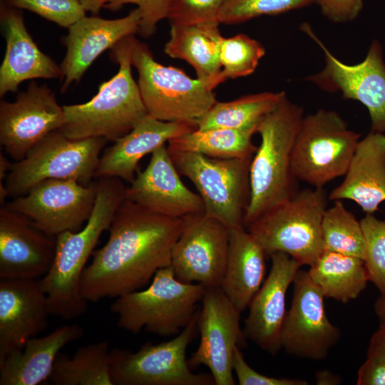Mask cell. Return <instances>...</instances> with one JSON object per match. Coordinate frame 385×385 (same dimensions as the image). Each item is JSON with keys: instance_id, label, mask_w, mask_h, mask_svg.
Returning a JSON list of instances; mask_svg holds the SVG:
<instances>
[{"instance_id": "ffe728a7", "label": "cell", "mask_w": 385, "mask_h": 385, "mask_svg": "<svg viewBox=\"0 0 385 385\" xmlns=\"http://www.w3.org/2000/svg\"><path fill=\"white\" fill-rule=\"evenodd\" d=\"M270 257L269 274L248 306L243 332L261 349L275 355L282 349L286 293L302 265L281 252L272 253Z\"/></svg>"}, {"instance_id": "7bdbcfd3", "label": "cell", "mask_w": 385, "mask_h": 385, "mask_svg": "<svg viewBox=\"0 0 385 385\" xmlns=\"http://www.w3.org/2000/svg\"><path fill=\"white\" fill-rule=\"evenodd\" d=\"M367 356L385 359V319L380 320L379 327L370 338Z\"/></svg>"}, {"instance_id": "5bb4252c", "label": "cell", "mask_w": 385, "mask_h": 385, "mask_svg": "<svg viewBox=\"0 0 385 385\" xmlns=\"http://www.w3.org/2000/svg\"><path fill=\"white\" fill-rule=\"evenodd\" d=\"M172 250L171 267L177 279L220 287L229 247L230 229L205 212L185 216Z\"/></svg>"}, {"instance_id": "7dc6e473", "label": "cell", "mask_w": 385, "mask_h": 385, "mask_svg": "<svg viewBox=\"0 0 385 385\" xmlns=\"http://www.w3.org/2000/svg\"><path fill=\"white\" fill-rule=\"evenodd\" d=\"M12 163L8 160V159L3 155L2 153L0 154V180L2 179H6L7 174L11 170Z\"/></svg>"}, {"instance_id": "4dcf8cb0", "label": "cell", "mask_w": 385, "mask_h": 385, "mask_svg": "<svg viewBox=\"0 0 385 385\" xmlns=\"http://www.w3.org/2000/svg\"><path fill=\"white\" fill-rule=\"evenodd\" d=\"M108 341L78 348L70 357L59 353L49 380L55 385H113Z\"/></svg>"}, {"instance_id": "d4e9b609", "label": "cell", "mask_w": 385, "mask_h": 385, "mask_svg": "<svg viewBox=\"0 0 385 385\" xmlns=\"http://www.w3.org/2000/svg\"><path fill=\"white\" fill-rule=\"evenodd\" d=\"M331 200H350L366 214H374L385 201V133L370 131L360 139L343 181Z\"/></svg>"}, {"instance_id": "277c9868", "label": "cell", "mask_w": 385, "mask_h": 385, "mask_svg": "<svg viewBox=\"0 0 385 385\" xmlns=\"http://www.w3.org/2000/svg\"><path fill=\"white\" fill-rule=\"evenodd\" d=\"M133 36L124 38L110 49L118 71L98 86L97 93L84 103L63 106L66 120L59 130L67 138L103 137L114 142L148 115L132 75Z\"/></svg>"}, {"instance_id": "f35d334b", "label": "cell", "mask_w": 385, "mask_h": 385, "mask_svg": "<svg viewBox=\"0 0 385 385\" xmlns=\"http://www.w3.org/2000/svg\"><path fill=\"white\" fill-rule=\"evenodd\" d=\"M172 0H108L104 8L117 11L126 4H135L140 14L138 34L148 38L156 31L157 24L167 19Z\"/></svg>"}, {"instance_id": "ab89813d", "label": "cell", "mask_w": 385, "mask_h": 385, "mask_svg": "<svg viewBox=\"0 0 385 385\" xmlns=\"http://www.w3.org/2000/svg\"><path fill=\"white\" fill-rule=\"evenodd\" d=\"M232 370L240 385H307L305 380L277 378L261 374L245 361L239 346H236L232 358Z\"/></svg>"}, {"instance_id": "9c48e42d", "label": "cell", "mask_w": 385, "mask_h": 385, "mask_svg": "<svg viewBox=\"0 0 385 385\" xmlns=\"http://www.w3.org/2000/svg\"><path fill=\"white\" fill-rule=\"evenodd\" d=\"M360 138L336 111L319 109L304 116L292 154L294 176L313 188L344 176Z\"/></svg>"}, {"instance_id": "cb8c5ba5", "label": "cell", "mask_w": 385, "mask_h": 385, "mask_svg": "<svg viewBox=\"0 0 385 385\" xmlns=\"http://www.w3.org/2000/svg\"><path fill=\"white\" fill-rule=\"evenodd\" d=\"M197 127L178 121H163L150 115L143 117L126 135L117 139L100 157L94 178H118L130 183L139 161L166 142Z\"/></svg>"}, {"instance_id": "b9f144b4", "label": "cell", "mask_w": 385, "mask_h": 385, "mask_svg": "<svg viewBox=\"0 0 385 385\" xmlns=\"http://www.w3.org/2000/svg\"><path fill=\"white\" fill-rule=\"evenodd\" d=\"M357 385H385V359L367 356L357 373Z\"/></svg>"}, {"instance_id": "d6a6232c", "label": "cell", "mask_w": 385, "mask_h": 385, "mask_svg": "<svg viewBox=\"0 0 385 385\" xmlns=\"http://www.w3.org/2000/svg\"><path fill=\"white\" fill-rule=\"evenodd\" d=\"M324 250L360 258L366 256L365 239L361 222L342 200L327 208L322 220Z\"/></svg>"}, {"instance_id": "8992f818", "label": "cell", "mask_w": 385, "mask_h": 385, "mask_svg": "<svg viewBox=\"0 0 385 385\" xmlns=\"http://www.w3.org/2000/svg\"><path fill=\"white\" fill-rule=\"evenodd\" d=\"M327 200L324 188L297 191L248 225L247 231L266 255L284 252L310 266L324 250L322 220Z\"/></svg>"}, {"instance_id": "e575fe53", "label": "cell", "mask_w": 385, "mask_h": 385, "mask_svg": "<svg viewBox=\"0 0 385 385\" xmlns=\"http://www.w3.org/2000/svg\"><path fill=\"white\" fill-rule=\"evenodd\" d=\"M317 0H225L220 24H235L264 15H277L316 4Z\"/></svg>"}, {"instance_id": "1f68e13d", "label": "cell", "mask_w": 385, "mask_h": 385, "mask_svg": "<svg viewBox=\"0 0 385 385\" xmlns=\"http://www.w3.org/2000/svg\"><path fill=\"white\" fill-rule=\"evenodd\" d=\"M252 131L230 128L195 129L168 141L170 151L190 152L217 158H242L254 155Z\"/></svg>"}, {"instance_id": "52a82bcc", "label": "cell", "mask_w": 385, "mask_h": 385, "mask_svg": "<svg viewBox=\"0 0 385 385\" xmlns=\"http://www.w3.org/2000/svg\"><path fill=\"white\" fill-rule=\"evenodd\" d=\"M131 63L138 72L140 95L150 116L163 121L199 120L217 101L213 88L183 70L157 62L149 48L132 38Z\"/></svg>"}, {"instance_id": "ee69618b", "label": "cell", "mask_w": 385, "mask_h": 385, "mask_svg": "<svg viewBox=\"0 0 385 385\" xmlns=\"http://www.w3.org/2000/svg\"><path fill=\"white\" fill-rule=\"evenodd\" d=\"M85 11L98 16L108 0H78Z\"/></svg>"}, {"instance_id": "7c38bea8", "label": "cell", "mask_w": 385, "mask_h": 385, "mask_svg": "<svg viewBox=\"0 0 385 385\" xmlns=\"http://www.w3.org/2000/svg\"><path fill=\"white\" fill-rule=\"evenodd\" d=\"M300 27L320 46L325 58L324 68L305 80L324 91L339 92L344 98L360 102L368 110L370 131L385 133V62L381 43L374 40L361 62L348 65L327 49L309 24Z\"/></svg>"}, {"instance_id": "836d02e7", "label": "cell", "mask_w": 385, "mask_h": 385, "mask_svg": "<svg viewBox=\"0 0 385 385\" xmlns=\"http://www.w3.org/2000/svg\"><path fill=\"white\" fill-rule=\"evenodd\" d=\"M265 54L261 43L246 34L223 37L220 48L222 78L225 81L252 74Z\"/></svg>"}, {"instance_id": "d6986e66", "label": "cell", "mask_w": 385, "mask_h": 385, "mask_svg": "<svg viewBox=\"0 0 385 385\" xmlns=\"http://www.w3.org/2000/svg\"><path fill=\"white\" fill-rule=\"evenodd\" d=\"M56 237L5 205L0 209V279H39L49 270Z\"/></svg>"}, {"instance_id": "ac0fdd59", "label": "cell", "mask_w": 385, "mask_h": 385, "mask_svg": "<svg viewBox=\"0 0 385 385\" xmlns=\"http://www.w3.org/2000/svg\"><path fill=\"white\" fill-rule=\"evenodd\" d=\"M125 199L148 212L170 217L204 212L200 195L182 182L165 145L151 153L143 171H137L126 187Z\"/></svg>"}, {"instance_id": "3957f363", "label": "cell", "mask_w": 385, "mask_h": 385, "mask_svg": "<svg viewBox=\"0 0 385 385\" xmlns=\"http://www.w3.org/2000/svg\"><path fill=\"white\" fill-rule=\"evenodd\" d=\"M304 116L303 108L289 100L285 93L260 123L257 133L261 140L250 163V195L245 227L298 191L292 154Z\"/></svg>"}, {"instance_id": "30bf717a", "label": "cell", "mask_w": 385, "mask_h": 385, "mask_svg": "<svg viewBox=\"0 0 385 385\" xmlns=\"http://www.w3.org/2000/svg\"><path fill=\"white\" fill-rule=\"evenodd\" d=\"M168 151L180 174L195 186L203 202L205 214L229 229L245 227L253 155L217 158L190 152Z\"/></svg>"}, {"instance_id": "4316f807", "label": "cell", "mask_w": 385, "mask_h": 385, "mask_svg": "<svg viewBox=\"0 0 385 385\" xmlns=\"http://www.w3.org/2000/svg\"><path fill=\"white\" fill-rule=\"evenodd\" d=\"M266 253L245 227L230 229L226 267L220 288L242 312L262 286Z\"/></svg>"}, {"instance_id": "2e32d148", "label": "cell", "mask_w": 385, "mask_h": 385, "mask_svg": "<svg viewBox=\"0 0 385 385\" xmlns=\"http://www.w3.org/2000/svg\"><path fill=\"white\" fill-rule=\"evenodd\" d=\"M292 285V304L281 332L282 349L299 358L324 360L337 343L341 332L329 320L324 296L307 271L299 270Z\"/></svg>"}, {"instance_id": "7a4b0ae2", "label": "cell", "mask_w": 385, "mask_h": 385, "mask_svg": "<svg viewBox=\"0 0 385 385\" xmlns=\"http://www.w3.org/2000/svg\"><path fill=\"white\" fill-rule=\"evenodd\" d=\"M125 190L118 178L98 179L96 200L86 224L78 231H65L56 236L53 263L40 279L51 315L71 320L86 312L88 302L81 292L83 272L100 236L109 229L125 199Z\"/></svg>"}, {"instance_id": "f1b7e54d", "label": "cell", "mask_w": 385, "mask_h": 385, "mask_svg": "<svg viewBox=\"0 0 385 385\" xmlns=\"http://www.w3.org/2000/svg\"><path fill=\"white\" fill-rule=\"evenodd\" d=\"M307 272L324 297L342 303L357 298L369 281L363 260L326 250Z\"/></svg>"}, {"instance_id": "9a60e30c", "label": "cell", "mask_w": 385, "mask_h": 385, "mask_svg": "<svg viewBox=\"0 0 385 385\" xmlns=\"http://www.w3.org/2000/svg\"><path fill=\"white\" fill-rule=\"evenodd\" d=\"M201 302L197 320L200 344L188 364L207 367L215 385H234V351L246 338L240 324L241 312L220 287L207 288Z\"/></svg>"}, {"instance_id": "6da1fadb", "label": "cell", "mask_w": 385, "mask_h": 385, "mask_svg": "<svg viewBox=\"0 0 385 385\" xmlns=\"http://www.w3.org/2000/svg\"><path fill=\"white\" fill-rule=\"evenodd\" d=\"M183 225V218L153 213L125 199L110 225L108 241L93 251L83 270L82 297L95 302L143 287L158 270L171 266Z\"/></svg>"}, {"instance_id": "d590c367", "label": "cell", "mask_w": 385, "mask_h": 385, "mask_svg": "<svg viewBox=\"0 0 385 385\" xmlns=\"http://www.w3.org/2000/svg\"><path fill=\"white\" fill-rule=\"evenodd\" d=\"M363 230L369 279L381 294L385 293V220L366 214L360 220Z\"/></svg>"}, {"instance_id": "4fadbf2b", "label": "cell", "mask_w": 385, "mask_h": 385, "mask_svg": "<svg viewBox=\"0 0 385 385\" xmlns=\"http://www.w3.org/2000/svg\"><path fill=\"white\" fill-rule=\"evenodd\" d=\"M98 180L83 185L75 180L48 179L5 206L30 218L46 233L56 236L78 231L89 219L95 205Z\"/></svg>"}, {"instance_id": "5b68a950", "label": "cell", "mask_w": 385, "mask_h": 385, "mask_svg": "<svg viewBox=\"0 0 385 385\" xmlns=\"http://www.w3.org/2000/svg\"><path fill=\"white\" fill-rule=\"evenodd\" d=\"M207 287L185 283L171 266L158 270L150 284L115 298L111 311L118 315V326L132 333L142 329L160 336L182 331L198 311Z\"/></svg>"}, {"instance_id": "603a6c76", "label": "cell", "mask_w": 385, "mask_h": 385, "mask_svg": "<svg viewBox=\"0 0 385 385\" xmlns=\"http://www.w3.org/2000/svg\"><path fill=\"white\" fill-rule=\"evenodd\" d=\"M0 26L6 51L0 66V97L18 91L25 81L61 78V66L41 51L29 33L21 9L0 3Z\"/></svg>"}, {"instance_id": "83f0119b", "label": "cell", "mask_w": 385, "mask_h": 385, "mask_svg": "<svg viewBox=\"0 0 385 385\" xmlns=\"http://www.w3.org/2000/svg\"><path fill=\"white\" fill-rule=\"evenodd\" d=\"M219 22L193 25H170V38L164 47L171 58L188 62L197 78L214 89L225 81L221 76L220 48L223 36Z\"/></svg>"}, {"instance_id": "7402d4cb", "label": "cell", "mask_w": 385, "mask_h": 385, "mask_svg": "<svg viewBox=\"0 0 385 385\" xmlns=\"http://www.w3.org/2000/svg\"><path fill=\"white\" fill-rule=\"evenodd\" d=\"M50 315L40 279H0V364L45 329Z\"/></svg>"}, {"instance_id": "8fae6325", "label": "cell", "mask_w": 385, "mask_h": 385, "mask_svg": "<svg viewBox=\"0 0 385 385\" xmlns=\"http://www.w3.org/2000/svg\"><path fill=\"white\" fill-rule=\"evenodd\" d=\"M197 312L180 333L157 344L145 343L137 351L111 349L113 385H212L211 374L192 371L186 351L197 329Z\"/></svg>"}, {"instance_id": "44dd1931", "label": "cell", "mask_w": 385, "mask_h": 385, "mask_svg": "<svg viewBox=\"0 0 385 385\" xmlns=\"http://www.w3.org/2000/svg\"><path fill=\"white\" fill-rule=\"evenodd\" d=\"M140 23V14L136 8L125 16L115 19L86 15L70 26L62 38L66 51L60 64L63 73L61 91L78 83L103 51L138 33Z\"/></svg>"}, {"instance_id": "f546056e", "label": "cell", "mask_w": 385, "mask_h": 385, "mask_svg": "<svg viewBox=\"0 0 385 385\" xmlns=\"http://www.w3.org/2000/svg\"><path fill=\"white\" fill-rule=\"evenodd\" d=\"M285 92H261L227 102L217 101L199 120L197 129L230 128L252 131L279 103Z\"/></svg>"}, {"instance_id": "8d00e7d4", "label": "cell", "mask_w": 385, "mask_h": 385, "mask_svg": "<svg viewBox=\"0 0 385 385\" xmlns=\"http://www.w3.org/2000/svg\"><path fill=\"white\" fill-rule=\"evenodd\" d=\"M6 5L26 9L41 17L68 29L86 16L78 0H1Z\"/></svg>"}, {"instance_id": "60d3db41", "label": "cell", "mask_w": 385, "mask_h": 385, "mask_svg": "<svg viewBox=\"0 0 385 385\" xmlns=\"http://www.w3.org/2000/svg\"><path fill=\"white\" fill-rule=\"evenodd\" d=\"M322 14L335 23L354 21L363 9L362 0H317Z\"/></svg>"}, {"instance_id": "ba28073f", "label": "cell", "mask_w": 385, "mask_h": 385, "mask_svg": "<svg viewBox=\"0 0 385 385\" xmlns=\"http://www.w3.org/2000/svg\"><path fill=\"white\" fill-rule=\"evenodd\" d=\"M107 141L103 137L73 140L59 130L50 133L22 160L12 163L5 182L9 197L24 195L48 179L88 185L94 178L100 153Z\"/></svg>"}, {"instance_id": "bcb514c9", "label": "cell", "mask_w": 385, "mask_h": 385, "mask_svg": "<svg viewBox=\"0 0 385 385\" xmlns=\"http://www.w3.org/2000/svg\"><path fill=\"white\" fill-rule=\"evenodd\" d=\"M374 309L379 320L385 319V293L381 294L376 300L374 305Z\"/></svg>"}, {"instance_id": "f6af8a7d", "label": "cell", "mask_w": 385, "mask_h": 385, "mask_svg": "<svg viewBox=\"0 0 385 385\" xmlns=\"http://www.w3.org/2000/svg\"><path fill=\"white\" fill-rule=\"evenodd\" d=\"M316 379L317 384H337L341 382L340 377L327 370L318 371Z\"/></svg>"}, {"instance_id": "74e56055", "label": "cell", "mask_w": 385, "mask_h": 385, "mask_svg": "<svg viewBox=\"0 0 385 385\" xmlns=\"http://www.w3.org/2000/svg\"><path fill=\"white\" fill-rule=\"evenodd\" d=\"M225 0H172L167 19L170 25H193L219 22Z\"/></svg>"}, {"instance_id": "e0dca14e", "label": "cell", "mask_w": 385, "mask_h": 385, "mask_svg": "<svg viewBox=\"0 0 385 385\" xmlns=\"http://www.w3.org/2000/svg\"><path fill=\"white\" fill-rule=\"evenodd\" d=\"M63 106L46 85L31 81L16 100L0 102V143L15 160H22L41 140L65 123Z\"/></svg>"}, {"instance_id": "484cf974", "label": "cell", "mask_w": 385, "mask_h": 385, "mask_svg": "<svg viewBox=\"0 0 385 385\" xmlns=\"http://www.w3.org/2000/svg\"><path fill=\"white\" fill-rule=\"evenodd\" d=\"M83 335L81 326L68 324L45 336L31 338L22 349L11 351L0 364V385H37L45 381L61 349Z\"/></svg>"}]
</instances>
